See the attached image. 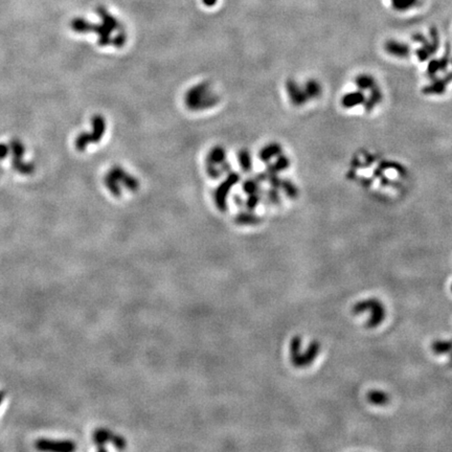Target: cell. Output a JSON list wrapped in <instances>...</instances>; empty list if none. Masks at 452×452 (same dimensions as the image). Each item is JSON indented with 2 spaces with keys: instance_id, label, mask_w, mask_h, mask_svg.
Returning a JSON list of instances; mask_svg holds the SVG:
<instances>
[{
  "instance_id": "3",
  "label": "cell",
  "mask_w": 452,
  "mask_h": 452,
  "mask_svg": "<svg viewBox=\"0 0 452 452\" xmlns=\"http://www.w3.org/2000/svg\"><path fill=\"white\" fill-rule=\"evenodd\" d=\"M93 125H94V131L91 134L83 133L78 136V138L76 140V147L78 148V150H80V151L84 150L87 144L90 143L91 141L93 142L99 138V136H101L99 134H102V132H103V126H104L103 122H102L101 119L95 118L93 120Z\"/></svg>"
},
{
  "instance_id": "2",
  "label": "cell",
  "mask_w": 452,
  "mask_h": 452,
  "mask_svg": "<svg viewBox=\"0 0 452 452\" xmlns=\"http://www.w3.org/2000/svg\"><path fill=\"white\" fill-rule=\"evenodd\" d=\"M36 449L40 451L69 452L75 449V444L71 441H57L49 439H39L35 443Z\"/></svg>"
},
{
  "instance_id": "1",
  "label": "cell",
  "mask_w": 452,
  "mask_h": 452,
  "mask_svg": "<svg viewBox=\"0 0 452 452\" xmlns=\"http://www.w3.org/2000/svg\"><path fill=\"white\" fill-rule=\"evenodd\" d=\"M10 152H12V166L14 170L23 175H30L35 171L34 165L24 163L22 160L25 148L21 140L12 139L10 141Z\"/></svg>"
},
{
  "instance_id": "4",
  "label": "cell",
  "mask_w": 452,
  "mask_h": 452,
  "mask_svg": "<svg viewBox=\"0 0 452 452\" xmlns=\"http://www.w3.org/2000/svg\"><path fill=\"white\" fill-rule=\"evenodd\" d=\"M421 0H389L393 10L398 12L411 11L420 5Z\"/></svg>"
},
{
  "instance_id": "6",
  "label": "cell",
  "mask_w": 452,
  "mask_h": 452,
  "mask_svg": "<svg viewBox=\"0 0 452 452\" xmlns=\"http://www.w3.org/2000/svg\"><path fill=\"white\" fill-rule=\"evenodd\" d=\"M10 154V144L0 142V160H4Z\"/></svg>"
},
{
  "instance_id": "8",
  "label": "cell",
  "mask_w": 452,
  "mask_h": 452,
  "mask_svg": "<svg viewBox=\"0 0 452 452\" xmlns=\"http://www.w3.org/2000/svg\"><path fill=\"white\" fill-rule=\"evenodd\" d=\"M4 399H5V392H4V391H0V405H2Z\"/></svg>"
},
{
  "instance_id": "5",
  "label": "cell",
  "mask_w": 452,
  "mask_h": 452,
  "mask_svg": "<svg viewBox=\"0 0 452 452\" xmlns=\"http://www.w3.org/2000/svg\"><path fill=\"white\" fill-rule=\"evenodd\" d=\"M71 28L77 33H87L89 32L90 23L83 18H75L71 21Z\"/></svg>"
},
{
  "instance_id": "7",
  "label": "cell",
  "mask_w": 452,
  "mask_h": 452,
  "mask_svg": "<svg viewBox=\"0 0 452 452\" xmlns=\"http://www.w3.org/2000/svg\"><path fill=\"white\" fill-rule=\"evenodd\" d=\"M216 3H217V0H203V4L208 7L214 6V5H216Z\"/></svg>"
}]
</instances>
